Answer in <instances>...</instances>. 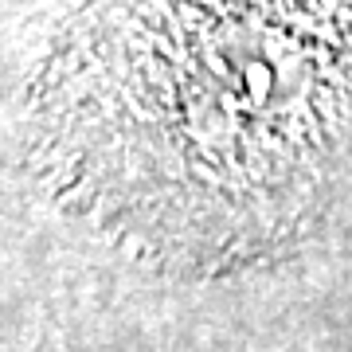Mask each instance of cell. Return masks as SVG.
Listing matches in <instances>:
<instances>
[{
    "label": "cell",
    "mask_w": 352,
    "mask_h": 352,
    "mask_svg": "<svg viewBox=\"0 0 352 352\" xmlns=\"http://www.w3.org/2000/svg\"><path fill=\"white\" fill-rule=\"evenodd\" d=\"M352 122V0H90L32 94V161L138 263L235 274L298 239Z\"/></svg>",
    "instance_id": "1"
}]
</instances>
